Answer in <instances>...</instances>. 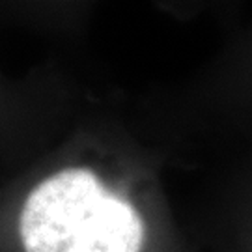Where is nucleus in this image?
I'll list each match as a JSON object with an SVG mask.
<instances>
[{
    "instance_id": "nucleus-1",
    "label": "nucleus",
    "mask_w": 252,
    "mask_h": 252,
    "mask_svg": "<svg viewBox=\"0 0 252 252\" xmlns=\"http://www.w3.org/2000/svg\"><path fill=\"white\" fill-rule=\"evenodd\" d=\"M25 252H140L144 224L88 168H67L30 190L19 219Z\"/></svg>"
}]
</instances>
